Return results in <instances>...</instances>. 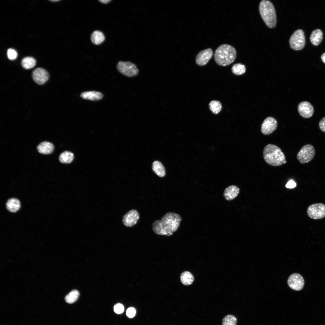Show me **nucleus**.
<instances>
[{
  "instance_id": "obj_25",
  "label": "nucleus",
  "mask_w": 325,
  "mask_h": 325,
  "mask_svg": "<svg viewBox=\"0 0 325 325\" xmlns=\"http://www.w3.org/2000/svg\"><path fill=\"white\" fill-rule=\"evenodd\" d=\"M79 295V292L77 290H73L70 291L65 297L66 302L68 303L72 304L75 302L78 299Z\"/></svg>"
},
{
  "instance_id": "obj_30",
  "label": "nucleus",
  "mask_w": 325,
  "mask_h": 325,
  "mask_svg": "<svg viewBox=\"0 0 325 325\" xmlns=\"http://www.w3.org/2000/svg\"><path fill=\"white\" fill-rule=\"evenodd\" d=\"M114 311L117 314H121L124 311V306L121 303H117L114 306Z\"/></svg>"
},
{
  "instance_id": "obj_12",
  "label": "nucleus",
  "mask_w": 325,
  "mask_h": 325,
  "mask_svg": "<svg viewBox=\"0 0 325 325\" xmlns=\"http://www.w3.org/2000/svg\"><path fill=\"white\" fill-rule=\"evenodd\" d=\"M213 55V51L211 48L206 49L199 52L195 58L196 63L200 66L206 65Z\"/></svg>"
},
{
  "instance_id": "obj_27",
  "label": "nucleus",
  "mask_w": 325,
  "mask_h": 325,
  "mask_svg": "<svg viewBox=\"0 0 325 325\" xmlns=\"http://www.w3.org/2000/svg\"><path fill=\"white\" fill-rule=\"evenodd\" d=\"M209 109L214 113L217 114L221 111L222 105L220 102L217 101H211L209 103Z\"/></svg>"
},
{
  "instance_id": "obj_15",
  "label": "nucleus",
  "mask_w": 325,
  "mask_h": 325,
  "mask_svg": "<svg viewBox=\"0 0 325 325\" xmlns=\"http://www.w3.org/2000/svg\"><path fill=\"white\" fill-rule=\"evenodd\" d=\"M80 96L83 99L93 101L100 100L103 97V95L101 92L93 91L83 92L81 93Z\"/></svg>"
},
{
  "instance_id": "obj_24",
  "label": "nucleus",
  "mask_w": 325,
  "mask_h": 325,
  "mask_svg": "<svg viewBox=\"0 0 325 325\" xmlns=\"http://www.w3.org/2000/svg\"><path fill=\"white\" fill-rule=\"evenodd\" d=\"M74 156L73 153L68 151H65L62 153L60 155V161L63 163H69L73 160Z\"/></svg>"
},
{
  "instance_id": "obj_20",
  "label": "nucleus",
  "mask_w": 325,
  "mask_h": 325,
  "mask_svg": "<svg viewBox=\"0 0 325 325\" xmlns=\"http://www.w3.org/2000/svg\"><path fill=\"white\" fill-rule=\"evenodd\" d=\"M20 206V201L15 198L9 199L6 203L7 209L10 212H17L19 209Z\"/></svg>"
},
{
  "instance_id": "obj_22",
  "label": "nucleus",
  "mask_w": 325,
  "mask_h": 325,
  "mask_svg": "<svg viewBox=\"0 0 325 325\" xmlns=\"http://www.w3.org/2000/svg\"><path fill=\"white\" fill-rule=\"evenodd\" d=\"M180 280L181 282L184 285H189L191 284L193 282L194 277L190 272L185 271L181 274Z\"/></svg>"
},
{
  "instance_id": "obj_23",
  "label": "nucleus",
  "mask_w": 325,
  "mask_h": 325,
  "mask_svg": "<svg viewBox=\"0 0 325 325\" xmlns=\"http://www.w3.org/2000/svg\"><path fill=\"white\" fill-rule=\"evenodd\" d=\"M36 60L31 57H25L21 61L22 66L26 69H29L33 68L36 65Z\"/></svg>"
},
{
  "instance_id": "obj_34",
  "label": "nucleus",
  "mask_w": 325,
  "mask_h": 325,
  "mask_svg": "<svg viewBox=\"0 0 325 325\" xmlns=\"http://www.w3.org/2000/svg\"><path fill=\"white\" fill-rule=\"evenodd\" d=\"M111 0H99L98 1L103 4H107L110 2Z\"/></svg>"
},
{
  "instance_id": "obj_9",
  "label": "nucleus",
  "mask_w": 325,
  "mask_h": 325,
  "mask_svg": "<svg viewBox=\"0 0 325 325\" xmlns=\"http://www.w3.org/2000/svg\"><path fill=\"white\" fill-rule=\"evenodd\" d=\"M289 286L292 289L296 291H299L303 288L304 280L303 277L298 273L291 274L287 280Z\"/></svg>"
},
{
  "instance_id": "obj_7",
  "label": "nucleus",
  "mask_w": 325,
  "mask_h": 325,
  "mask_svg": "<svg viewBox=\"0 0 325 325\" xmlns=\"http://www.w3.org/2000/svg\"><path fill=\"white\" fill-rule=\"evenodd\" d=\"M315 151L314 147L310 144L303 146L298 152L296 157L301 164H305L311 161L314 158Z\"/></svg>"
},
{
  "instance_id": "obj_21",
  "label": "nucleus",
  "mask_w": 325,
  "mask_h": 325,
  "mask_svg": "<svg viewBox=\"0 0 325 325\" xmlns=\"http://www.w3.org/2000/svg\"><path fill=\"white\" fill-rule=\"evenodd\" d=\"M152 169L154 172L160 177H164L166 174L164 167L160 162L155 161L152 166Z\"/></svg>"
},
{
  "instance_id": "obj_6",
  "label": "nucleus",
  "mask_w": 325,
  "mask_h": 325,
  "mask_svg": "<svg viewBox=\"0 0 325 325\" xmlns=\"http://www.w3.org/2000/svg\"><path fill=\"white\" fill-rule=\"evenodd\" d=\"M305 38L302 30L298 29L296 30L290 36L289 43L290 48L292 49L298 51L301 50L305 45Z\"/></svg>"
},
{
  "instance_id": "obj_29",
  "label": "nucleus",
  "mask_w": 325,
  "mask_h": 325,
  "mask_svg": "<svg viewBox=\"0 0 325 325\" xmlns=\"http://www.w3.org/2000/svg\"><path fill=\"white\" fill-rule=\"evenodd\" d=\"M7 55L8 58L12 60L16 59L17 55V52L15 50L11 48L8 49L7 51Z\"/></svg>"
},
{
  "instance_id": "obj_10",
  "label": "nucleus",
  "mask_w": 325,
  "mask_h": 325,
  "mask_svg": "<svg viewBox=\"0 0 325 325\" xmlns=\"http://www.w3.org/2000/svg\"><path fill=\"white\" fill-rule=\"evenodd\" d=\"M277 122L274 117H268L263 122L261 126L262 133L265 135H268L272 133L277 128Z\"/></svg>"
},
{
  "instance_id": "obj_14",
  "label": "nucleus",
  "mask_w": 325,
  "mask_h": 325,
  "mask_svg": "<svg viewBox=\"0 0 325 325\" xmlns=\"http://www.w3.org/2000/svg\"><path fill=\"white\" fill-rule=\"evenodd\" d=\"M32 76L34 81L40 85L45 83L48 80L49 77L48 72L41 68H38L35 69L32 72Z\"/></svg>"
},
{
  "instance_id": "obj_26",
  "label": "nucleus",
  "mask_w": 325,
  "mask_h": 325,
  "mask_svg": "<svg viewBox=\"0 0 325 325\" xmlns=\"http://www.w3.org/2000/svg\"><path fill=\"white\" fill-rule=\"evenodd\" d=\"M231 70L232 72L235 75H240L244 74L246 71L245 65L240 63L234 64L232 67Z\"/></svg>"
},
{
  "instance_id": "obj_4",
  "label": "nucleus",
  "mask_w": 325,
  "mask_h": 325,
  "mask_svg": "<svg viewBox=\"0 0 325 325\" xmlns=\"http://www.w3.org/2000/svg\"><path fill=\"white\" fill-rule=\"evenodd\" d=\"M259 10L261 17L267 26L270 28L275 27L277 24V16L272 2L268 0H262L259 3Z\"/></svg>"
},
{
  "instance_id": "obj_32",
  "label": "nucleus",
  "mask_w": 325,
  "mask_h": 325,
  "mask_svg": "<svg viewBox=\"0 0 325 325\" xmlns=\"http://www.w3.org/2000/svg\"><path fill=\"white\" fill-rule=\"evenodd\" d=\"M319 127L322 132L325 133V117L323 118L319 121Z\"/></svg>"
},
{
  "instance_id": "obj_18",
  "label": "nucleus",
  "mask_w": 325,
  "mask_h": 325,
  "mask_svg": "<svg viewBox=\"0 0 325 325\" xmlns=\"http://www.w3.org/2000/svg\"><path fill=\"white\" fill-rule=\"evenodd\" d=\"M323 33L320 29H317L313 30L310 36V40L313 45L317 46L319 45L322 41L323 38Z\"/></svg>"
},
{
  "instance_id": "obj_36",
  "label": "nucleus",
  "mask_w": 325,
  "mask_h": 325,
  "mask_svg": "<svg viewBox=\"0 0 325 325\" xmlns=\"http://www.w3.org/2000/svg\"><path fill=\"white\" fill-rule=\"evenodd\" d=\"M51 1H52V2H57V1H59V0H51Z\"/></svg>"
},
{
  "instance_id": "obj_5",
  "label": "nucleus",
  "mask_w": 325,
  "mask_h": 325,
  "mask_svg": "<svg viewBox=\"0 0 325 325\" xmlns=\"http://www.w3.org/2000/svg\"><path fill=\"white\" fill-rule=\"evenodd\" d=\"M116 67L120 73L129 77L135 76L139 73V70L136 66L128 61H119L117 64Z\"/></svg>"
},
{
  "instance_id": "obj_3",
  "label": "nucleus",
  "mask_w": 325,
  "mask_h": 325,
  "mask_svg": "<svg viewBox=\"0 0 325 325\" xmlns=\"http://www.w3.org/2000/svg\"><path fill=\"white\" fill-rule=\"evenodd\" d=\"M237 52L232 46L223 44L218 47L215 51L214 59L216 63L222 66H228L232 63L236 57Z\"/></svg>"
},
{
  "instance_id": "obj_1",
  "label": "nucleus",
  "mask_w": 325,
  "mask_h": 325,
  "mask_svg": "<svg viewBox=\"0 0 325 325\" xmlns=\"http://www.w3.org/2000/svg\"><path fill=\"white\" fill-rule=\"evenodd\" d=\"M181 220L179 214L169 212L163 216L161 220H156L153 222L152 229L157 234L170 236L177 230Z\"/></svg>"
},
{
  "instance_id": "obj_2",
  "label": "nucleus",
  "mask_w": 325,
  "mask_h": 325,
  "mask_svg": "<svg viewBox=\"0 0 325 325\" xmlns=\"http://www.w3.org/2000/svg\"><path fill=\"white\" fill-rule=\"evenodd\" d=\"M263 156L265 162L273 166H278L285 164L286 161L284 154L278 146L268 144L264 148Z\"/></svg>"
},
{
  "instance_id": "obj_17",
  "label": "nucleus",
  "mask_w": 325,
  "mask_h": 325,
  "mask_svg": "<svg viewBox=\"0 0 325 325\" xmlns=\"http://www.w3.org/2000/svg\"><path fill=\"white\" fill-rule=\"evenodd\" d=\"M54 145L51 143L44 141L40 143L37 146V149L41 153L48 154L52 153L54 150Z\"/></svg>"
},
{
  "instance_id": "obj_11",
  "label": "nucleus",
  "mask_w": 325,
  "mask_h": 325,
  "mask_svg": "<svg viewBox=\"0 0 325 325\" xmlns=\"http://www.w3.org/2000/svg\"><path fill=\"white\" fill-rule=\"evenodd\" d=\"M139 217V214L138 211L135 209H132L124 215L122 222L125 226L132 227L136 224Z\"/></svg>"
},
{
  "instance_id": "obj_16",
  "label": "nucleus",
  "mask_w": 325,
  "mask_h": 325,
  "mask_svg": "<svg viewBox=\"0 0 325 325\" xmlns=\"http://www.w3.org/2000/svg\"><path fill=\"white\" fill-rule=\"evenodd\" d=\"M240 189L235 185H231L226 188L224 191L223 196L227 200H231L235 198L238 194Z\"/></svg>"
},
{
  "instance_id": "obj_13",
  "label": "nucleus",
  "mask_w": 325,
  "mask_h": 325,
  "mask_svg": "<svg viewBox=\"0 0 325 325\" xmlns=\"http://www.w3.org/2000/svg\"><path fill=\"white\" fill-rule=\"evenodd\" d=\"M298 110L300 115L305 118L311 117L314 112L313 106L310 103L307 101L300 103L298 106Z\"/></svg>"
},
{
  "instance_id": "obj_35",
  "label": "nucleus",
  "mask_w": 325,
  "mask_h": 325,
  "mask_svg": "<svg viewBox=\"0 0 325 325\" xmlns=\"http://www.w3.org/2000/svg\"><path fill=\"white\" fill-rule=\"evenodd\" d=\"M321 58L323 62L325 63V53H323L322 54Z\"/></svg>"
},
{
  "instance_id": "obj_28",
  "label": "nucleus",
  "mask_w": 325,
  "mask_h": 325,
  "mask_svg": "<svg viewBox=\"0 0 325 325\" xmlns=\"http://www.w3.org/2000/svg\"><path fill=\"white\" fill-rule=\"evenodd\" d=\"M237 319L236 317L232 315H228L223 319L222 325H236Z\"/></svg>"
},
{
  "instance_id": "obj_31",
  "label": "nucleus",
  "mask_w": 325,
  "mask_h": 325,
  "mask_svg": "<svg viewBox=\"0 0 325 325\" xmlns=\"http://www.w3.org/2000/svg\"><path fill=\"white\" fill-rule=\"evenodd\" d=\"M136 314L135 309L132 307L128 308L126 311V315L127 317L130 318H132L135 316Z\"/></svg>"
},
{
  "instance_id": "obj_19",
  "label": "nucleus",
  "mask_w": 325,
  "mask_h": 325,
  "mask_svg": "<svg viewBox=\"0 0 325 325\" xmlns=\"http://www.w3.org/2000/svg\"><path fill=\"white\" fill-rule=\"evenodd\" d=\"M91 40L92 42L95 45H99L103 42L105 39V37L103 33L99 31L95 30L91 34Z\"/></svg>"
},
{
  "instance_id": "obj_33",
  "label": "nucleus",
  "mask_w": 325,
  "mask_h": 325,
  "mask_svg": "<svg viewBox=\"0 0 325 325\" xmlns=\"http://www.w3.org/2000/svg\"><path fill=\"white\" fill-rule=\"evenodd\" d=\"M296 186V183L292 180L289 181L286 185V187L289 188H292Z\"/></svg>"
},
{
  "instance_id": "obj_8",
  "label": "nucleus",
  "mask_w": 325,
  "mask_h": 325,
  "mask_svg": "<svg viewBox=\"0 0 325 325\" xmlns=\"http://www.w3.org/2000/svg\"><path fill=\"white\" fill-rule=\"evenodd\" d=\"M308 216L314 219H319L325 217V204L320 203L310 205L307 209Z\"/></svg>"
}]
</instances>
